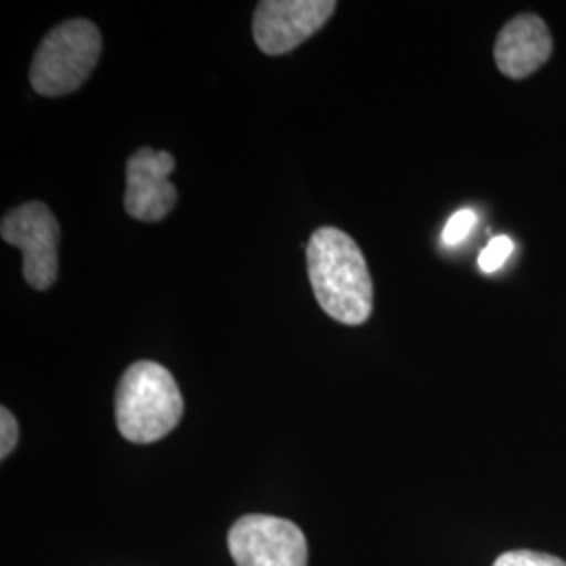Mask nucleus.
<instances>
[{"mask_svg": "<svg viewBox=\"0 0 566 566\" xmlns=\"http://www.w3.org/2000/svg\"><path fill=\"white\" fill-rule=\"evenodd\" d=\"M306 269L315 298L344 325H361L374 308V283L361 248L336 227L317 229L306 243Z\"/></svg>", "mask_w": 566, "mask_h": 566, "instance_id": "1", "label": "nucleus"}, {"mask_svg": "<svg viewBox=\"0 0 566 566\" xmlns=\"http://www.w3.org/2000/svg\"><path fill=\"white\" fill-rule=\"evenodd\" d=\"M493 566H566V563L556 556L542 554V552L516 549V552L502 554Z\"/></svg>", "mask_w": 566, "mask_h": 566, "instance_id": "11", "label": "nucleus"}, {"mask_svg": "<svg viewBox=\"0 0 566 566\" xmlns=\"http://www.w3.org/2000/svg\"><path fill=\"white\" fill-rule=\"evenodd\" d=\"M102 57V32L93 21H63L41 42L30 82L44 97H61L81 88Z\"/></svg>", "mask_w": 566, "mask_h": 566, "instance_id": "3", "label": "nucleus"}, {"mask_svg": "<svg viewBox=\"0 0 566 566\" xmlns=\"http://www.w3.org/2000/svg\"><path fill=\"white\" fill-rule=\"evenodd\" d=\"M514 252V242L506 238V235H500V238H493L485 250L481 252L479 256V266L481 271L491 275L495 271H500L504 264H506L510 254Z\"/></svg>", "mask_w": 566, "mask_h": 566, "instance_id": "9", "label": "nucleus"}, {"mask_svg": "<svg viewBox=\"0 0 566 566\" xmlns=\"http://www.w3.org/2000/svg\"><path fill=\"white\" fill-rule=\"evenodd\" d=\"M476 212L464 208V210H458L449 221H447L446 229H443V243L446 245H458V243L464 242L465 238L470 235V231L476 227Z\"/></svg>", "mask_w": 566, "mask_h": 566, "instance_id": "10", "label": "nucleus"}, {"mask_svg": "<svg viewBox=\"0 0 566 566\" xmlns=\"http://www.w3.org/2000/svg\"><path fill=\"white\" fill-rule=\"evenodd\" d=\"M552 46L546 21L525 13L507 21L500 32L495 42V63L504 76L521 81L549 60Z\"/></svg>", "mask_w": 566, "mask_h": 566, "instance_id": "8", "label": "nucleus"}, {"mask_svg": "<svg viewBox=\"0 0 566 566\" xmlns=\"http://www.w3.org/2000/svg\"><path fill=\"white\" fill-rule=\"evenodd\" d=\"M18 439H20V426L15 416L2 407L0 409V458H9V453L18 446Z\"/></svg>", "mask_w": 566, "mask_h": 566, "instance_id": "12", "label": "nucleus"}, {"mask_svg": "<svg viewBox=\"0 0 566 566\" xmlns=\"http://www.w3.org/2000/svg\"><path fill=\"white\" fill-rule=\"evenodd\" d=\"M334 0H264L252 21L256 46L266 55H285L324 28L336 11Z\"/></svg>", "mask_w": 566, "mask_h": 566, "instance_id": "6", "label": "nucleus"}, {"mask_svg": "<svg viewBox=\"0 0 566 566\" xmlns=\"http://www.w3.org/2000/svg\"><path fill=\"white\" fill-rule=\"evenodd\" d=\"M172 170L175 158L168 151L143 147L130 156L126 164L124 208L133 219L156 223L170 214L179 200L177 187L168 179Z\"/></svg>", "mask_w": 566, "mask_h": 566, "instance_id": "7", "label": "nucleus"}, {"mask_svg": "<svg viewBox=\"0 0 566 566\" xmlns=\"http://www.w3.org/2000/svg\"><path fill=\"white\" fill-rule=\"evenodd\" d=\"M2 240L23 252V277L34 290H49L60 275L61 229L51 208L42 202L21 203L0 224Z\"/></svg>", "mask_w": 566, "mask_h": 566, "instance_id": "4", "label": "nucleus"}, {"mask_svg": "<svg viewBox=\"0 0 566 566\" xmlns=\"http://www.w3.org/2000/svg\"><path fill=\"white\" fill-rule=\"evenodd\" d=\"M229 552L238 566H306V537L292 521L250 514L229 531Z\"/></svg>", "mask_w": 566, "mask_h": 566, "instance_id": "5", "label": "nucleus"}, {"mask_svg": "<svg viewBox=\"0 0 566 566\" xmlns=\"http://www.w3.org/2000/svg\"><path fill=\"white\" fill-rule=\"evenodd\" d=\"M182 397L172 374L160 364L130 365L116 390V424L130 443L160 441L181 422Z\"/></svg>", "mask_w": 566, "mask_h": 566, "instance_id": "2", "label": "nucleus"}]
</instances>
